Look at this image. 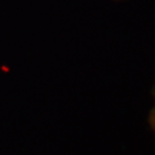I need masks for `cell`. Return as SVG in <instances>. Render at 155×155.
<instances>
[{
  "mask_svg": "<svg viewBox=\"0 0 155 155\" xmlns=\"http://www.w3.org/2000/svg\"><path fill=\"white\" fill-rule=\"evenodd\" d=\"M150 125L155 134V88H154V105H152V109L150 112Z\"/></svg>",
  "mask_w": 155,
  "mask_h": 155,
  "instance_id": "6da1fadb",
  "label": "cell"
}]
</instances>
